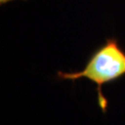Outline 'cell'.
Returning <instances> with one entry per match:
<instances>
[{"label": "cell", "instance_id": "6da1fadb", "mask_svg": "<svg viewBox=\"0 0 125 125\" xmlns=\"http://www.w3.org/2000/svg\"><path fill=\"white\" fill-rule=\"evenodd\" d=\"M125 77V49L116 37L107 38L101 45L89 56L83 70L64 72L58 71L57 79L75 83L82 79L89 81L95 85L97 105L106 114L108 100L104 95L103 87L112 84Z\"/></svg>", "mask_w": 125, "mask_h": 125}, {"label": "cell", "instance_id": "7a4b0ae2", "mask_svg": "<svg viewBox=\"0 0 125 125\" xmlns=\"http://www.w3.org/2000/svg\"><path fill=\"white\" fill-rule=\"evenodd\" d=\"M12 1H15V0H0V5L3 6V5L9 3V2H12ZM23 1H26V0H23Z\"/></svg>", "mask_w": 125, "mask_h": 125}]
</instances>
